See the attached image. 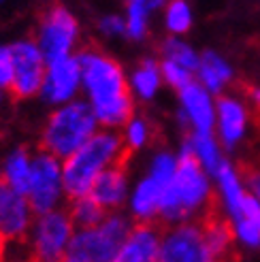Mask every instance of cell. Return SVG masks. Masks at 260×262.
Returning a JSON list of instances; mask_svg holds the SVG:
<instances>
[{"label":"cell","mask_w":260,"mask_h":262,"mask_svg":"<svg viewBox=\"0 0 260 262\" xmlns=\"http://www.w3.org/2000/svg\"><path fill=\"white\" fill-rule=\"evenodd\" d=\"M98 32L107 38H122L126 36V17L120 13H109L98 19Z\"/></svg>","instance_id":"cell-32"},{"label":"cell","mask_w":260,"mask_h":262,"mask_svg":"<svg viewBox=\"0 0 260 262\" xmlns=\"http://www.w3.org/2000/svg\"><path fill=\"white\" fill-rule=\"evenodd\" d=\"M9 3V0H0V7H3V5H7Z\"/></svg>","instance_id":"cell-39"},{"label":"cell","mask_w":260,"mask_h":262,"mask_svg":"<svg viewBox=\"0 0 260 262\" xmlns=\"http://www.w3.org/2000/svg\"><path fill=\"white\" fill-rule=\"evenodd\" d=\"M79 36H81V28L75 13L62 5H54L43 13L41 21L36 26L34 41L41 47L45 60L51 62L77 54Z\"/></svg>","instance_id":"cell-7"},{"label":"cell","mask_w":260,"mask_h":262,"mask_svg":"<svg viewBox=\"0 0 260 262\" xmlns=\"http://www.w3.org/2000/svg\"><path fill=\"white\" fill-rule=\"evenodd\" d=\"M120 130H122V139H124V145L128 151L145 149L151 141V126L145 117H141V115H133Z\"/></svg>","instance_id":"cell-27"},{"label":"cell","mask_w":260,"mask_h":262,"mask_svg":"<svg viewBox=\"0 0 260 262\" xmlns=\"http://www.w3.org/2000/svg\"><path fill=\"white\" fill-rule=\"evenodd\" d=\"M232 234H235V243L245 250H260V228L254 226L250 220H232Z\"/></svg>","instance_id":"cell-30"},{"label":"cell","mask_w":260,"mask_h":262,"mask_svg":"<svg viewBox=\"0 0 260 262\" xmlns=\"http://www.w3.org/2000/svg\"><path fill=\"white\" fill-rule=\"evenodd\" d=\"M181 145L197 158V162L211 175V179L218 168L222 166V162L226 160V156H224L226 149L222 147V143L215 137V133H194V130H190Z\"/></svg>","instance_id":"cell-19"},{"label":"cell","mask_w":260,"mask_h":262,"mask_svg":"<svg viewBox=\"0 0 260 262\" xmlns=\"http://www.w3.org/2000/svg\"><path fill=\"white\" fill-rule=\"evenodd\" d=\"M128 83H130L133 96H137L139 100H154L164 83L160 62H156L154 58L141 60L133 69V73H130Z\"/></svg>","instance_id":"cell-22"},{"label":"cell","mask_w":260,"mask_h":262,"mask_svg":"<svg viewBox=\"0 0 260 262\" xmlns=\"http://www.w3.org/2000/svg\"><path fill=\"white\" fill-rule=\"evenodd\" d=\"M0 245H5V241H3V239H0Z\"/></svg>","instance_id":"cell-40"},{"label":"cell","mask_w":260,"mask_h":262,"mask_svg":"<svg viewBox=\"0 0 260 262\" xmlns=\"http://www.w3.org/2000/svg\"><path fill=\"white\" fill-rule=\"evenodd\" d=\"M192 21H194V15H192V9L188 5V0H166L164 5V28L175 34V36H181L190 32L192 28Z\"/></svg>","instance_id":"cell-25"},{"label":"cell","mask_w":260,"mask_h":262,"mask_svg":"<svg viewBox=\"0 0 260 262\" xmlns=\"http://www.w3.org/2000/svg\"><path fill=\"white\" fill-rule=\"evenodd\" d=\"M160 54H162L164 60H173V62L181 64V67L190 69L192 73L197 71L199 60H201V54H197L192 45H188L184 38H179V36H175V34L162 41V45H160Z\"/></svg>","instance_id":"cell-26"},{"label":"cell","mask_w":260,"mask_h":262,"mask_svg":"<svg viewBox=\"0 0 260 262\" xmlns=\"http://www.w3.org/2000/svg\"><path fill=\"white\" fill-rule=\"evenodd\" d=\"M154 13L137 3H126V36L130 41H143L149 32V19Z\"/></svg>","instance_id":"cell-28"},{"label":"cell","mask_w":260,"mask_h":262,"mask_svg":"<svg viewBox=\"0 0 260 262\" xmlns=\"http://www.w3.org/2000/svg\"><path fill=\"white\" fill-rule=\"evenodd\" d=\"M133 228V217L109 211L96 226L75 228L64 260L67 262H115L118 252Z\"/></svg>","instance_id":"cell-5"},{"label":"cell","mask_w":260,"mask_h":262,"mask_svg":"<svg viewBox=\"0 0 260 262\" xmlns=\"http://www.w3.org/2000/svg\"><path fill=\"white\" fill-rule=\"evenodd\" d=\"M201 224L211 258L213 260L226 258L232 250V245H235V234H232V224H228V217H218L209 213L205 220H201Z\"/></svg>","instance_id":"cell-23"},{"label":"cell","mask_w":260,"mask_h":262,"mask_svg":"<svg viewBox=\"0 0 260 262\" xmlns=\"http://www.w3.org/2000/svg\"><path fill=\"white\" fill-rule=\"evenodd\" d=\"M194 79L205 85L211 94L220 96L232 81V67L215 51H203L199 67L194 71Z\"/></svg>","instance_id":"cell-20"},{"label":"cell","mask_w":260,"mask_h":262,"mask_svg":"<svg viewBox=\"0 0 260 262\" xmlns=\"http://www.w3.org/2000/svg\"><path fill=\"white\" fill-rule=\"evenodd\" d=\"M100 128L96 115L85 98H75L54 107L41 128V149L69 158Z\"/></svg>","instance_id":"cell-4"},{"label":"cell","mask_w":260,"mask_h":262,"mask_svg":"<svg viewBox=\"0 0 260 262\" xmlns=\"http://www.w3.org/2000/svg\"><path fill=\"white\" fill-rule=\"evenodd\" d=\"M126 145L122 133L115 128H98L83 145L62 160V177L67 199L85 196L92 183L105 168L126 160Z\"/></svg>","instance_id":"cell-3"},{"label":"cell","mask_w":260,"mask_h":262,"mask_svg":"<svg viewBox=\"0 0 260 262\" xmlns=\"http://www.w3.org/2000/svg\"><path fill=\"white\" fill-rule=\"evenodd\" d=\"M126 3H137V5H141V7H145L147 11L156 13V11H160V9H164V5H166V0H126Z\"/></svg>","instance_id":"cell-36"},{"label":"cell","mask_w":260,"mask_h":262,"mask_svg":"<svg viewBox=\"0 0 260 262\" xmlns=\"http://www.w3.org/2000/svg\"><path fill=\"white\" fill-rule=\"evenodd\" d=\"M13 81V51L11 43H0V88L9 90Z\"/></svg>","instance_id":"cell-33"},{"label":"cell","mask_w":260,"mask_h":262,"mask_svg":"<svg viewBox=\"0 0 260 262\" xmlns=\"http://www.w3.org/2000/svg\"><path fill=\"white\" fill-rule=\"evenodd\" d=\"M26 196H28V203L34 209V213H45L62 207L64 199H67V190H64L62 177V160L58 156L45 149L32 154V173Z\"/></svg>","instance_id":"cell-8"},{"label":"cell","mask_w":260,"mask_h":262,"mask_svg":"<svg viewBox=\"0 0 260 262\" xmlns=\"http://www.w3.org/2000/svg\"><path fill=\"white\" fill-rule=\"evenodd\" d=\"M177 171L171 183L162 190L160 217L164 224L201 222L211 213L213 190L211 175L197 162V158L181 145L177 151Z\"/></svg>","instance_id":"cell-2"},{"label":"cell","mask_w":260,"mask_h":262,"mask_svg":"<svg viewBox=\"0 0 260 262\" xmlns=\"http://www.w3.org/2000/svg\"><path fill=\"white\" fill-rule=\"evenodd\" d=\"M160 262H213L201 222H179L162 232Z\"/></svg>","instance_id":"cell-10"},{"label":"cell","mask_w":260,"mask_h":262,"mask_svg":"<svg viewBox=\"0 0 260 262\" xmlns=\"http://www.w3.org/2000/svg\"><path fill=\"white\" fill-rule=\"evenodd\" d=\"M241 217L245 220H250L254 226L260 228V201L254 199V196L248 192V199H245L243 203V211H241Z\"/></svg>","instance_id":"cell-34"},{"label":"cell","mask_w":260,"mask_h":262,"mask_svg":"<svg viewBox=\"0 0 260 262\" xmlns=\"http://www.w3.org/2000/svg\"><path fill=\"white\" fill-rule=\"evenodd\" d=\"M179 124L194 130V133H213L215 128V94H211L205 85L192 79L188 85L177 90Z\"/></svg>","instance_id":"cell-13"},{"label":"cell","mask_w":260,"mask_h":262,"mask_svg":"<svg viewBox=\"0 0 260 262\" xmlns=\"http://www.w3.org/2000/svg\"><path fill=\"white\" fill-rule=\"evenodd\" d=\"M177 154H171V151H158L154 154V158L149 160V166H147V175L151 179H156L162 186V190L171 183V179L175 177V171H177Z\"/></svg>","instance_id":"cell-29"},{"label":"cell","mask_w":260,"mask_h":262,"mask_svg":"<svg viewBox=\"0 0 260 262\" xmlns=\"http://www.w3.org/2000/svg\"><path fill=\"white\" fill-rule=\"evenodd\" d=\"M13 51V81L9 92L17 100L38 96L47 69V60L34 38H19L11 43Z\"/></svg>","instance_id":"cell-9"},{"label":"cell","mask_w":260,"mask_h":262,"mask_svg":"<svg viewBox=\"0 0 260 262\" xmlns=\"http://www.w3.org/2000/svg\"><path fill=\"white\" fill-rule=\"evenodd\" d=\"M160 69H162V79L166 85H171L173 90H181L184 85H188L194 79V73L181 64L173 62V60H164L160 62Z\"/></svg>","instance_id":"cell-31"},{"label":"cell","mask_w":260,"mask_h":262,"mask_svg":"<svg viewBox=\"0 0 260 262\" xmlns=\"http://www.w3.org/2000/svg\"><path fill=\"white\" fill-rule=\"evenodd\" d=\"M252 124L250 104L239 96L220 94L215 100V128L213 133L226 151L237 149L245 141Z\"/></svg>","instance_id":"cell-12"},{"label":"cell","mask_w":260,"mask_h":262,"mask_svg":"<svg viewBox=\"0 0 260 262\" xmlns=\"http://www.w3.org/2000/svg\"><path fill=\"white\" fill-rule=\"evenodd\" d=\"M162 232L154 222H137L126 234L115 262H160Z\"/></svg>","instance_id":"cell-15"},{"label":"cell","mask_w":260,"mask_h":262,"mask_svg":"<svg viewBox=\"0 0 260 262\" xmlns=\"http://www.w3.org/2000/svg\"><path fill=\"white\" fill-rule=\"evenodd\" d=\"M128 194H130V181H128L126 160L105 168L92 183V190H90V196L96 199L107 211H118L120 207H124L128 203Z\"/></svg>","instance_id":"cell-16"},{"label":"cell","mask_w":260,"mask_h":262,"mask_svg":"<svg viewBox=\"0 0 260 262\" xmlns=\"http://www.w3.org/2000/svg\"><path fill=\"white\" fill-rule=\"evenodd\" d=\"M213 181L218 188L220 203H222L224 217H228L230 222L241 217L243 203L248 199V188H245V181H243L241 173L237 171V166L230 160H224L222 166L215 171Z\"/></svg>","instance_id":"cell-17"},{"label":"cell","mask_w":260,"mask_h":262,"mask_svg":"<svg viewBox=\"0 0 260 262\" xmlns=\"http://www.w3.org/2000/svg\"><path fill=\"white\" fill-rule=\"evenodd\" d=\"M81 94V62L79 56L73 54L67 58H58L47 62L43 85L38 98L45 104L58 107V104L71 102Z\"/></svg>","instance_id":"cell-11"},{"label":"cell","mask_w":260,"mask_h":262,"mask_svg":"<svg viewBox=\"0 0 260 262\" xmlns=\"http://www.w3.org/2000/svg\"><path fill=\"white\" fill-rule=\"evenodd\" d=\"M30 173H32V151L24 145L11 147L5 154L3 162H0V181L11 186L13 190L26 194L30 183Z\"/></svg>","instance_id":"cell-21"},{"label":"cell","mask_w":260,"mask_h":262,"mask_svg":"<svg viewBox=\"0 0 260 262\" xmlns=\"http://www.w3.org/2000/svg\"><path fill=\"white\" fill-rule=\"evenodd\" d=\"M243 181H245V188H248V192L254 196V199L260 201V164L250 166Z\"/></svg>","instance_id":"cell-35"},{"label":"cell","mask_w":260,"mask_h":262,"mask_svg":"<svg viewBox=\"0 0 260 262\" xmlns=\"http://www.w3.org/2000/svg\"><path fill=\"white\" fill-rule=\"evenodd\" d=\"M7 92L9 90H5V88H0V109L5 107V100H7Z\"/></svg>","instance_id":"cell-38"},{"label":"cell","mask_w":260,"mask_h":262,"mask_svg":"<svg viewBox=\"0 0 260 262\" xmlns=\"http://www.w3.org/2000/svg\"><path fill=\"white\" fill-rule=\"evenodd\" d=\"M81 94L90 102L102 128L120 130L135 115V96L118 60L100 49L79 51Z\"/></svg>","instance_id":"cell-1"},{"label":"cell","mask_w":260,"mask_h":262,"mask_svg":"<svg viewBox=\"0 0 260 262\" xmlns=\"http://www.w3.org/2000/svg\"><path fill=\"white\" fill-rule=\"evenodd\" d=\"M69 213H71V217H73L77 228H85V226L100 224L109 211L96 199H92L90 194H85V196H77V199H71Z\"/></svg>","instance_id":"cell-24"},{"label":"cell","mask_w":260,"mask_h":262,"mask_svg":"<svg viewBox=\"0 0 260 262\" xmlns=\"http://www.w3.org/2000/svg\"><path fill=\"white\" fill-rule=\"evenodd\" d=\"M162 186L149 175L141 177L128 194V213L135 222H156L160 217Z\"/></svg>","instance_id":"cell-18"},{"label":"cell","mask_w":260,"mask_h":262,"mask_svg":"<svg viewBox=\"0 0 260 262\" xmlns=\"http://www.w3.org/2000/svg\"><path fill=\"white\" fill-rule=\"evenodd\" d=\"M75 222L69 211L62 207L45 213H36L26 241L30 245V254L41 262H60L67 256L69 243L75 232Z\"/></svg>","instance_id":"cell-6"},{"label":"cell","mask_w":260,"mask_h":262,"mask_svg":"<svg viewBox=\"0 0 260 262\" xmlns=\"http://www.w3.org/2000/svg\"><path fill=\"white\" fill-rule=\"evenodd\" d=\"M250 104L260 113V88H252L250 90Z\"/></svg>","instance_id":"cell-37"},{"label":"cell","mask_w":260,"mask_h":262,"mask_svg":"<svg viewBox=\"0 0 260 262\" xmlns=\"http://www.w3.org/2000/svg\"><path fill=\"white\" fill-rule=\"evenodd\" d=\"M34 215L28 196L0 181V239L5 243L24 241L30 232Z\"/></svg>","instance_id":"cell-14"}]
</instances>
